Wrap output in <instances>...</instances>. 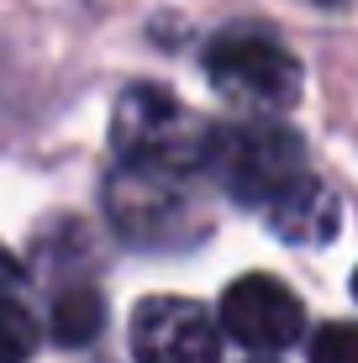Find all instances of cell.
I'll use <instances>...</instances> for the list:
<instances>
[{
  "instance_id": "6da1fadb",
  "label": "cell",
  "mask_w": 358,
  "mask_h": 363,
  "mask_svg": "<svg viewBox=\"0 0 358 363\" xmlns=\"http://www.w3.org/2000/svg\"><path fill=\"white\" fill-rule=\"evenodd\" d=\"M206 169L216 174V184L232 200L269 211L285 190H295L306 179V147L290 127L253 116V121H232V127L211 132Z\"/></svg>"
},
{
  "instance_id": "7a4b0ae2",
  "label": "cell",
  "mask_w": 358,
  "mask_h": 363,
  "mask_svg": "<svg viewBox=\"0 0 358 363\" xmlns=\"http://www.w3.org/2000/svg\"><path fill=\"white\" fill-rule=\"evenodd\" d=\"M111 143H116V153H121V169L179 179V174L206 164L211 127H201L174 95L153 90V84H138V90H127L116 100Z\"/></svg>"
},
{
  "instance_id": "3957f363",
  "label": "cell",
  "mask_w": 358,
  "mask_h": 363,
  "mask_svg": "<svg viewBox=\"0 0 358 363\" xmlns=\"http://www.w3.org/2000/svg\"><path fill=\"white\" fill-rule=\"evenodd\" d=\"M206 79L248 116H279L301 100V64L269 32H227L206 48Z\"/></svg>"
},
{
  "instance_id": "277c9868",
  "label": "cell",
  "mask_w": 358,
  "mask_h": 363,
  "mask_svg": "<svg viewBox=\"0 0 358 363\" xmlns=\"http://www.w3.org/2000/svg\"><path fill=\"white\" fill-rule=\"evenodd\" d=\"M132 358L138 363H216L221 337L206 306L153 295L132 311Z\"/></svg>"
},
{
  "instance_id": "5b68a950",
  "label": "cell",
  "mask_w": 358,
  "mask_h": 363,
  "mask_svg": "<svg viewBox=\"0 0 358 363\" xmlns=\"http://www.w3.org/2000/svg\"><path fill=\"white\" fill-rule=\"evenodd\" d=\"M306 311L274 274H248L221 295V332H232L253 353H279V347L301 342Z\"/></svg>"
},
{
  "instance_id": "8992f818",
  "label": "cell",
  "mask_w": 358,
  "mask_h": 363,
  "mask_svg": "<svg viewBox=\"0 0 358 363\" xmlns=\"http://www.w3.org/2000/svg\"><path fill=\"white\" fill-rule=\"evenodd\" d=\"M264 216H269V227H274L279 237H290V242H301V247H322V242L337 237L342 211H337V200H332L327 184L306 174L295 190H285L274 206L264 211Z\"/></svg>"
},
{
  "instance_id": "52a82bcc",
  "label": "cell",
  "mask_w": 358,
  "mask_h": 363,
  "mask_svg": "<svg viewBox=\"0 0 358 363\" xmlns=\"http://www.w3.org/2000/svg\"><path fill=\"white\" fill-rule=\"evenodd\" d=\"M101 321H106L101 290H64V295H58V306H53V337H58V342H69V347L90 342V337L101 332Z\"/></svg>"
},
{
  "instance_id": "ba28073f",
  "label": "cell",
  "mask_w": 358,
  "mask_h": 363,
  "mask_svg": "<svg viewBox=\"0 0 358 363\" xmlns=\"http://www.w3.org/2000/svg\"><path fill=\"white\" fill-rule=\"evenodd\" d=\"M32 353H37V321L6 295L0 300V363H32Z\"/></svg>"
},
{
  "instance_id": "9c48e42d",
  "label": "cell",
  "mask_w": 358,
  "mask_h": 363,
  "mask_svg": "<svg viewBox=\"0 0 358 363\" xmlns=\"http://www.w3.org/2000/svg\"><path fill=\"white\" fill-rule=\"evenodd\" d=\"M311 363H358V321H332L316 332Z\"/></svg>"
},
{
  "instance_id": "30bf717a",
  "label": "cell",
  "mask_w": 358,
  "mask_h": 363,
  "mask_svg": "<svg viewBox=\"0 0 358 363\" xmlns=\"http://www.w3.org/2000/svg\"><path fill=\"white\" fill-rule=\"evenodd\" d=\"M16 284H21V264L6 253V247H0V300H6L11 290H16Z\"/></svg>"
},
{
  "instance_id": "8fae6325",
  "label": "cell",
  "mask_w": 358,
  "mask_h": 363,
  "mask_svg": "<svg viewBox=\"0 0 358 363\" xmlns=\"http://www.w3.org/2000/svg\"><path fill=\"white\" fill-rule=\"evenodd\" d=\"M316 6H342V0H316Z\"/></svg>"
},
{
  "instance_id": "7c38bea8",
  "label": "cell",
  "mask_w": 358,
  "mask_h": 363,
  "mask_svg": "<svg viewBox=\"0 0 358 363\" xmlns=\"http://www.w3.org/2000/svg\"><path fill=\"white\" fill-rule=\"evenodd\" d=\"M353 295H358V269H353Z\"/></svg>"
}]
</instances>
